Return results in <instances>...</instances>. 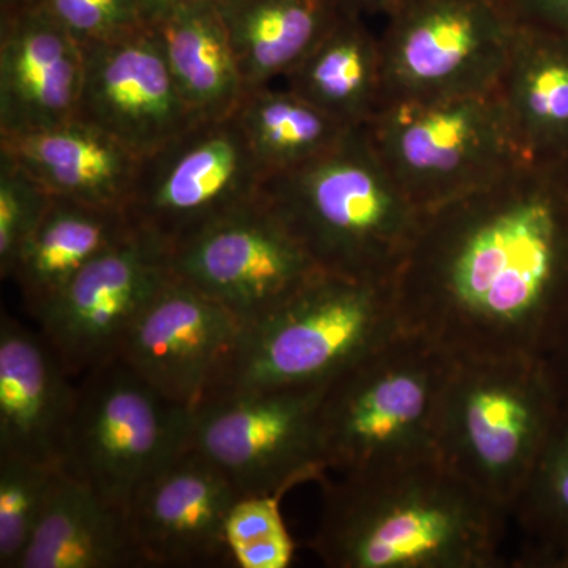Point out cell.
Returning a JSON list of instances; mask_svg holds the SVG:
<instances>
[{
    "label": "cell",
    "instance_id": "5",
    "mask_svg": "<svg viewBox=\"0 0 568 568\" xmlns=\"http://www.w3.org/2000/svg\"><path fill=\"white\" fill-rule=\"evenodd\" d=\"M399 331L394 280L317 268L275 308L245 325L215 395L327 386Z\"/></svg>",
    "mask_w": 568,
    "mask_h": 568
},
{
    "label": "cell",
    "instance_id": "25",
    "mask_svg": "<svg viewBox=\"0 0 568 568\" xmlns=\"http://www.w3.org/2000/svg\"><path fill=\"white\" fill-rule=\"evenodd\" d=\"M246 88L286 78L335 20L328 0H216Z\"/></svg>",
    "mask_w": 568,
    "mask_h": 568
},
{
    "label": "cell",
    "instance_id": "18",
    "mask_svg": "<svg viewBox=\"0 0 568 568\" xmlns=\"http://www.w3.org/2000/svg\"><path fill=\"white\" fill-rule=\"evenodd\" d=\"M78 383L41 334L2 313L0 320V455L62 469Z\"/></svg>",
    "mask_w": 568,
    "mask_h": 568
},
{
    "label": "cell",
    "instance_id": "16",
    "mask_svg": "<svg viewBox=\"0 0 568 568\" xmlns=\"http://www.w3.org/2000/svg\"><path fill=\"white\" fill-rule=\"evenodd\" d=\"M239 497L222 470L189 444L136 489L126 508L144 567L233 562L226 519Z\"/></svg>",
    "mask_w": 568,
    "mask_h": 568
},
{
    "label": "cell",
    "instance_id": "4",
    "mask_svg": "<svg viewBox=\"0 0 568 568\" xmlns=\"http://www.w3.org/2000/svg\"><path fill=\"white\" fill-rule=\"evenodd\" d=\"M566 409L544 358H454L437 458L510 514Z\"/></svg>",
    "mask_w": 568,
    "mask_h": 568
},
{
    "label": "cell",
    "instance_id": "24",
    "mask_svg": "<svg viewBox=\"0 0 568 568\" xmlns=\"http://www.w3.org/2000/svg\"><path fill=\"white\" fill-rule=\"evenodd\" d=\"M151 28L194 118L233 115L248 88L216 0L189 3Z\"/></svg>",
    "mask_w": 568,
    "mask_h": 568
},
{
    "label": "cell",
    "instance_id": "3",
    "mask_svg": "<svg viewBox=\"0 0 568 568\" xmlns=\"http://www.w3.org/2000/svg\"><path fill=\"white\" fill-rule=\"evenodd\" d=\"M260 193L321 271L377 282L395 280L424 215L365 126L302 166L268 175Z\"/></svg>",
    "mask_w": 568,
    "mask_h": 568
},
{
    "label": "cell",
    "instance_id": "31",
    "mask_svg": "<svg viewBox=\"0 0 568 568\" xmlns=\"http://www.w3.org/2000/svg\"><path fill=\"white\" fill-rule=\"evenodd\" d=\"M82 47L148 28L138 0H33Z\"/></svg>",
    "mask_w": 568,
    "mask_h": 568
},
{
    "label": "cell",
    "instance_id": "22",
    "mask_svg": "<svg viewBox=\"0 0 568 568\" xmlns=\"http://www.w3.org/2000/svg\"><path fill=\"white\" fill-rule=\"evenodd\" d=\"M121 209L52 196L43 219L22 246L11 280L33 317L61 293L85 265L133 233Z\"/></svg>",
    "mask_w": 568,
    "mask_h": 568
},
{
    "label": "cell",
    "instance_id": "15",
    "mask_svg": "<svg viewBox=\"0 0 568 568\" xmlns=\"http://www.w3.org/2000/svg\"><path fill=\"white\" fill-rule=\"evenodd\" d=\"M77 118L111 134L140 159L197 122L179 92L151 26L84 47Z\"/></svg>",
    "mask_w": 568,
    "mask_h": 568
},
{
    "label": "cell",
    "instance_id": "32",
    "mask_svg": "<svg viewBox=\"0 0 568 568\" xmlns=\"http://www.w3.org/2000/svg\"><path fill=\"white\" fill-rule=\"evenodd\" d=\"M506 6L515 20L568 33V0H507Z\"/></svg>",
    "mask_w": 568,
    "mask_h": 568
},
{
    "label": "cell",
    "instance_id": "1",
    "mask_svg": "<svg viewBox=\"0 0 568 568\" xmlns=\"http://www.w3.org/2000/svg\"><path fill=\"white\" fill-rule=\"evenodd\" d=\"M394 284L403 328L454 358H544L568 310V171L521 160L424 212Z\"/></svg>",
    "mask_w": 568,
    "mask_h": 568
},
{
    "label": "cell",
    "instance_id": "26",
    "mask_svg": "<svg viewBox=\"0 0 568 568\" xmlns=\"http://www.w3.org/2000/svg\"><path fill=\"white\" fill-rule=\"evenodd\" d=\"M234 115L264 179L316 159L353 130L290 88L250 89Z\"/></svg>",
    "mask_w": 568,
    "mask_h": 568
},
{
    "label": "cell",
    "instance_id": "33",
    "mask_svg": "<svg viewBox=\"0 0 568 568\" xmlns=\"http://www.w3.org/2000/svg\"><path fill=\"white\" fill-rule=\"evenodd\" d=\"M544 362L559 398L568 407V310Z\"/></svg>",
    "mask_w": 568,
    "mask_h": 568
},
{
    "label": "cell",
    "instance_id": "23",
    "mask_svg": "<svg viewBox=\"0 0 568 568\" xmlns=\"http://www.w3.org/2000/svg\"><path fill=\"white\" fill-rule=\"evenodd\" d=\"M286 81L291 91L346 129H364L383 103L379 37L364 18L338 11Z\"/></svg>",
    "mask_w": 568,
    "mask_h": 568
},
{
    "label": "cell",
    "instance_id": "12",
    "mask_svg": "<svg viewBox=\"0 0 568 568\" xmlns=\"http://www.w3.org/2000/svg\"><path fill=\"white\" fill-rule=\"evenodd\" d=\"M171 274L241 317L275 308L316 272L261 193L170 250Z\"/></svg>",
    "mask_w": 568,
    "mask_h": 568
},
{
    "label": "cell",
    "instance_id": "20",
    "mask_svg": "<svg viewBox=\"0 0 568 568\" xmlns=\"http://www.w3.org/2000/svg\"><path fill=\"white\" fill-rule=\"evenodd\" d=\"M10 155L52 196L125 211L140 156L99 126L71 119L37 132L0 134Z\"/></svg>",
    "mask_w": 568,
    "mask_h": 568
},
{
    "label": "cell",
    "instance_id": "34",
    "mask_svg": "<svg viewBox=\"0 0 568 568\" xmlns=\"http://www.w3.org/2000/svg\"><path fill=\"white\" fill-rule=\"evenodd\" d=\"M328 2L342 13L364 18L365 14H386L387 17L405 0H328Z\"/></svg>",
    "mask_w": 568,
    "mask_h": 568
},
{
    "label": "cell",
    "instance_id": "7",
    "mask_svg": "<svg viewBox=\"0 0 568 568\" xmlns=\"http://www.w3.org/2000/svg\"><path fill=\"white\" fill-rule=\"evenodd\" d=\"M365 129L388 173L422 212L473 192L523 160L496 91L390 100Z\"/></svg>",
    "mask_w": 568,
    "mask_h": 568
},
{
    "label": "cell",
    "instance_id": "28",
    "mask_svg": "<svg viewBox=\"0 0 568 568\" xmlns=\"http://www.w3.org/2000/svg\"><path fill=\"white\" fill-rule=\"evenodd\" d=\"M61 467L0 455V567L20 568Z\"/></svg>",
    "mask_w": 568,
    "mask_h": 568
},
{
    "label": "cell",
    "instance_id": "17",
    "mask_svg": "<svg viewBox=\"0 0 568 568\" xmlns=\"http://www.w3.org/2000/svg\"><path fill=\"white\" fill-rule=\"evenodd\" d=\"M84 47L36 3L0 17V134L77 118Z\"/></svg>",
    "mask_w": 568,
    "mask_h": 568
},
{
    "label": "cell",
    "instance_id": "9",
    "mask_svg": "<svg viewBox=\"0 0 568 568\" xmlns=\"http://www.w3.org/2000/svg\"><path fill=\"white\" fill-rule=\"evenodd\" d=\"M515 24L503 0H405L379 36L383 103L495 91Z\"/></svg>",
    "mask_w": 568,
    "mask_h": 568
},
{
    "label": "cell",
    "instance_id": "29",
    "mask_svg": "<svg viewBox=\"0 0 568 568\" xmlns=\"http://www.w3.org/2000/svg\"><path fill=\"white\" fill-rule=\"evenodd\" d=\"M226 545L239 568H286L294 544L278 497H239L226 519Z\"/></svg>",
    "mask_w": 568,
    "mask_h": 568
},
{
    "label": "cell",
    "instance_id": "11",
    "mask_svg": "<svg viewBox=\"0 0 568 568\" xmlns=\"http://www.w3.org/2000/svg\"><path fill=\"white\" fill-rule=\"evenodd\" d=\"M263 182L234 114L197 121L142 156L125 213L171 250L256 197Z\"/></svg>",
    "mask_w": 568,
    "mask_h": 568
},
{
    "label": "cell",
    "instance_id": "13",
    "mask_svg": "<svg viewBox=\"0 0 568 568\" xmlns=\"http://www.w3.org/2000/svg\"><path fill=\"white\" fill-rule=\"evenodd\" d=\"M171 275L170 250L134 227L41 308L40 334L80 379L119 357L134 321Z\"/></svg>",
    "mask_w": 568,
    "mask_h": 568
},
{
    "label": "cell",
    "instance_id": "27",
    "mask_svg": "<svg viewBox=\"0 0 568 568\" xmlns=\"http://www.w3.org/2000/svg\"><path fill=\"white\" fill-rule=\"evenodd\" d=\"M510 518L521 534L518 567L568 568V407Z\"/></svg>",
    "mask_w": 568,
    "mask_h": 568
},
{
    "label": "cell",
    "instance_id": "19",
    "mask_svg": "<svg viewBox=\"0 0 568 568\" xmlns=\"http://www.w3.org/2000/svg\"><path fill=\"white\" fill-rule=\"evenodd\" d=\"M495 91L519 156L568 171V33L517 20Z\"/></svg>",
    "mask_w": 568,
    "mask_h": 568
},
{
    "label": "cell",
    "instance_id": "36",
    "mask_svg": "<svg viewBox=\"0 0 568 568\" xmlns=\"http://www.w3.org/2000/svg\"><path fill=\"white\" fill-rule=\"evenodd\" d=\"M33 0H0V17L32 6Z\"/></svg>",
    "mask_w": 568,
    "mask_h": 568
},
{
    "label": "cell",
    "instance_id": "37",
    "mask_svg": "<svg viewBox=\"0 0 568 568\" xmlns=\"http://www.w3.org/2000/svg\"><path fill=\"white\" fill-rule=\"evenodd\" d=\"M503 2H504V3H506V2H507V0H503Z\"/></svg>",
    "mask_w": 568,
    "mask_h": 568
},
{
    "label": "cell",
    "instance_id": "14",
    "mask_svg": "<svg viewBox=\"0 0 568 568\" xmlns=\"http://www.w3.org/2000/svg\"><path fill=\"white\" fill-rule=\"evenodd\" d=\"M244 328L226 306L171 275L119 357L166 402L194 410L223 386Z\"/></svg>",
    "mask_w": 568,
    "mask_h": 568
},
{
    "label": "cell",
    "instance_id": "10",
    "mask_svg": "<svg viewBox=\"0 0 568 568\" xmlns=\"http://www.w3.org/2000/svg\"><path fill=\"white\" fill-rule=\"evenodd\" d=\"M325 387V386H324ZM324 387L226 392L193 410L190 447L241 497H282L327 473L320 435Z\"/></svg>",
    "mask_w": 568,
    "mask_h": 568
},
{
    "label": "cell",
    "instance_id": "6",
    "mask_svg": "<svg viewBox=\"0 0 568 568\" xmlns=\"http://www.w3.org/2000/svg\"><path fill=\"white\" fill-rule=\"evenodd\" d=\"M454 357L399 331L324 387L320 435L328 470L437 457L440 399Z\"/></svg>",
    "mask_w": 568,
    "mask_h": 568
},
{
    "label": "cell",
    "instance_id": "21",
    "mask_svg": "<svg viewBox=\"0 0 568 568\" xmlns=\"http://www.w3.org/2000/svg\"><path fill=\"white\" fill-rule=\"evenodd\" d=\"M134 567L144 560L125 511L61 470L20 568Z\"/></svg>",
    "mask_w": 568,
    "mask_h": 568
},
{
    "label": "cell",
    "instance_id": "8",
    "mask_svg": "<svg viewBox=\"0 0 568 568\" xmlns=\"http://www.w3.org/2000/svg\"><path fill=\"white\" fill-rule=\"evenodd\" d=\"M193 410L166 402L121 357L78 379L62 470L125 511L192 435Z\"/></svg>",
    "mask_w": 568,
    "mask_h": 568
},
{
    "label": "cell",
    "instance_id": "35",
    "mask_svg": "<svg viewBox=\"0 0 568 568\" xmlns=\"http://www.w3.org/2000/svg\"><path fill=\"white\" fill-rule=\"evenodd\" d=\"M138 2H140L145 22L152 26L170 17L173 11L181 9V7L189 6V3L203 2V0H138Z\"/></svg>",
    "mask_w": 568,
    "mask_h": 568
},
{
    "label": "cell",
    "instance_id": "30",
    "mask_svg": "<svg viewBox=\"0 0 568 568\" xmlns=\"http://www.w3.org/2000/svg\"><path fill=\"white\" fill-rule=\"evenodd\" d=\"M52 194L26 168L0 152V275L10 278L22 246L39 226Z\"/></svg>",
    "mask_w": 568,
    "mask_h": 568
},
{
    "label": "cell",
    "instance_id": "2",
    "mask_svg": "<svg viewBox=\"0 0 568 568\" xmlns=\"http://www.w3.org/2000/svg\"><path fill=\"white\" fill-rule=\"evenodd\" d=\"M508 519L432 457L324 480L312 548L331 568H496Z\"/></svg>",
    "mask_w": 568,
    "mask_h": 568
}]
</instances>
